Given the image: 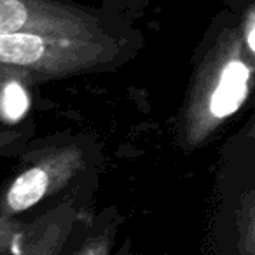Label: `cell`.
<instances>
[{
  "instance_id": "obj_1",
  "label": "cell",
  "mask_w": 255,
  "mask_h": 255,
  "mask_svg": "<svg viewBox=\"0 0 255 255\" xmlns=\"http://www.w3.org/2000/svg\"><path fill=\"white\" fill-rule=\"evenodd\" d=\"M255 56L238 32V16L224 11L213 19L194 56L192 74L175 119L173 136L184 154L205 147L236 116L254 88Z\"/></svg>"
},
{
  "instance_id": "obj_2",
  "label": "cell",
  "mask_w": 255,
  "mask_h": 255,
  "mask_svg": "<svg viewBox=\"0 0 255 255\" xmlns=\"http://www.w3.org/2000/svg\"><path fill=\"white\" fill-rule=\"evenodd\" d=\"M98 142L89 135L56 133L32 140L18 168L0 185V220L26 222L68 194L96 184L102 163Z\"/></svg>"
},
{
  "instance_id": "obj_3",
  "label": "cell",
  "mask_w": 255,
  "mask_h": 255,
  "mask_svg": "<svg viewBox=\"0 0 255 255\" xmlns=\"http://www.w3.org/2000/svg\"><path fill=\"white\" fill-rule=\"evenodd\" d=\"M145 40H96L12 33L0 35V81L42 84L116 72L142 51Z\"/></svg>"
},
{
  "instance_id": "obj_4",
  "label": "cell",
  "mask_w": 255,
  "mask_h": 255,
  "mask_svg": "<svg viewBox=\"0 0 255 255\" xmlns=\"http://www.w3.org/2000/svg\"><path fill=\"white\" fill-rule=\"evenodd\" d=\"M145 40L133 19L79 0H0V35Z\"/></svg>"
},
{
  "instance_id": "obj_5",
  "label": "cell",
  "mask_w": 255,
  "mask_h": 255,
  "mask_svg": "<svg viewBox=\"0 0 255 255\" xmlns=\"http://www.w3.org/2000/svg\"><path fill=\"white\" fill-rule=\"evenodd\" d=\"M96 184L86 185L23 222L7 255H72L91 217L86 215Z\"/></svg>"
},
{
  "instance_id": "obj_6",
  "label": "cell",
  "mask_w": 255,
  "mask_h": 255,
  "mask_svg": "<svg viewBox=\"0 0 255 255\" xmlns=\"http://www.w3.org/2000/svg\"><path fill=\"white\" fill-rule=\"evenodd\" d=\"M123 222L124 217L117 206H109L102 213L91 217L72 255H112Z\"/></svg>"
},
{
  "instance_id": "obj_7",
  "label": "cell",
  "mask_w": 255,
  "mask_h": 255,
  "mask_svg": "<svg viewBox=\"0 0 255 255\" xmlns=\"http://www.w3.org/2000/svg\"><path fill=\"white\" fill-rule=\"evenodd\" d=\"M35 138V124L0 121V157H19Z\"/></svg>"
},
{
  "instance_id": "obj_8",
  "label": "cell",
  "mask_w": 255,
  "mask_h": 255,
  "mask_svg": "<svg viewBox=\"0 0 255 255\" xmlns=\"http://www.w3.org/2000/svg\"><path fill=\"white\" fill-rule=\"evenodd\" d=\"M91 2L95 5L110 9V11L119 12L131 19L142 18L150 4V0H91Z\"/></svg>"
},
{
  "instance_id": "obj_9",
  "label": "cell",
  "mask_w": 255,
  "mask_h": 255,
  "mask_svg": "<svg viewBox=\"0 0 255 255\" xmlns=\"http://www.w3.org/2000/svg\"><path fill=\"white\" fill-rule=\"evenodd\" d=\"M238 32L247 51L255 56V5L252 2L241 11V16L238 18Z\"/></svg>"
},
{
  "instance_id": "obj_10",
  "label": "cell",
  "mask_w": 255,
  "mask_h": 255,
  "mask_svg": "<svg viewBox=\"0 0 255 255\" xmlns=\"http://www.w3.org/2000/svg\"><path fill=\"white\" fill-rule=\"evenodd\" d=\"M112 255H136L135 252H133V247H131V241L126 240L123 245H121L119 248H117L116 252H112Z\"/></svg>"
}]
</instances>
